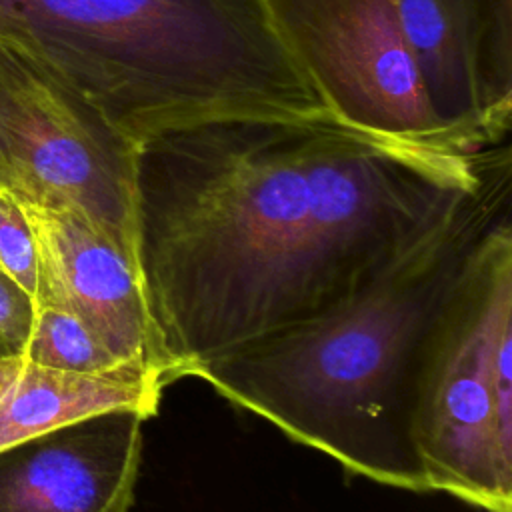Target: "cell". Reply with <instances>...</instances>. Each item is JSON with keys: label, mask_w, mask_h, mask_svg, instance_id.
<instances>
[{"label": "cell", "mask_w": 512, "mask_h": 512, "mask_svg": "<svg viewBox=\"0 0 512 512\" xmlns=\"http://www.w3.org/2000/svg\"><path fill=\"white\" fill-rule=\"evenodd\" d=\"M412 442L428 490L512 512V226L478 242L420 354Z\"/></svg>", "instance_id": "obj_3"}, {"label": "cell", "mask_w": 512, "mask_h": 512, "mask_svg": "<svg viewBox=\"0 0 512 512\" xmlns=\"http://www.w3.org/2000/svg\"><path fill=\"white\" fill-rule=\"evenodd\" d=\"M270 20L340 122L406 146L464 152L434 116L392 0H264Z\"/></svg>", "instance_id": "obj_5"}, {"label": "cell", "mask_w": 512, "mask_h": 512, "mask_svg": "<svg viewBox=\"0 0 512 512\" xmlns=\"http://www.w3.org/2000/svg\"><path fill=\"white\" fill-rule=\"evenodd\" d=\"M22 364H24V356H4V358H0V396L12 384V380L18 376Z\"/></svg>", "instance_id": "obj_13"}, {"label": "cell", "mask_w": 512, "mask_h": 512, "mask_svg": "<svg viewBox=\"0 0 512 512\" xmlns=\"http://www.w3.org/2000/svg\"><path fill=\"white\" fill-rule=\"evenodd\" d=\"M330 112L220 116L138 144L136 262L178 378L346 300L488 178Z\"/></svg>", "instance_id": "obj_1"}, {"label": "cell", "mask_w": 512, "mask_h": 512, "mask_svg": "<svg viewBox=\"0 0 512 512\" xmlns=\"http://www.w3.org/2000/svg\"><path fill=\"white\" fill-rule=\"evenodd\" d=\"M20 204L38 252L36 308L74 314L114 356L162 388L180 380L152 322L136 258L70 206Z\"/></svg>", "instance_id": "obj_6"}, {"label": "cell", "mask_w": 512, "mask_h": 512, "mask_svg": "<svg viewBox=\"0 0 512 512\" xmlns=\"http://www.w3.org/2000/svg\"><path fill=\"white\" fill-rule=\"evenodd\" d=\"M0 268L32 298L38 280V252L20 200L0 184Z\"/></svg>", "instance_id": "obj_11"}, {"label": "cell", "mask_w": 512, "mask_h": 512, "mask_svg": "<svg viewBox=\"0 0 512 512\" xmlns=\"http://www.w3.org/2000/svg\"><path fill=\"white\" fill-rule=\"evenodd\" d=\"M430 108L464 152L502 144L512 116V0H392Z\"/></svg>", "instance_id": "obj_7"}, {"label": "cell", "mask_w": 512, "mask_h": 512, "mask_svg": "<svg viewBox=\"0 0 512 512\" xmlns=\"http://www.w3.org/2000/svg\"><path fill=\"white\" fill-rule=\"evenodd\" d=\"M138 410H108L0 448V512H130Z\"/></svg>", "instance_id": "obj_8"}, {"label": "cell", "mask_w": 512, "mask_h": 512, "mask_svg": "<svg viewBox=\"0 0 512 512\" xmlns=\"http://www.w3.org/2000/svg\"><path fill=\"white\" fill-rule=\"evenodd\" d=\"M24 358L32 364L66 372L130 374L146 378L144 374L126 366L118 356H114L102 344V340L74 314L50 306L36 308L34 326Z\"/></svg>", "instance_id": "obj_10"}, {"label": "cell", "mask_w": 512, "mask_h": 512, "mask_svg": "<svg viewBox=\"0 0 512 512\" xmlns=\"http://www.w3.org/2000/svg\"><path fill=\"white\" fill-rule=\"evenodd\" d=\"M510 154L452 214L330 310L192 372L350 474L428 492L412 442L424 340L464 264L510 218Z\"/></svg>", "instance_id": "obj_2"}, {"label": "cell", "mask_w": 512, "mask_h": 512, "mask_svg": "<svg viewBox=\"0 0 512 512\" xmlns=\"http://www.w3.org/2000/svg\"><path fill=\"white\" fill-rule=\"evenodd\" d=\"M164 388L130 374H80L24 364L0 396V448L108 412H158Z\"/></svg>", "instance_id": "obj_9"}, {"label": "cell", "mask_w": 512, "mask_h": 512, "mask_svg": "<svg viewBox=\"0 0 512 512\" xmlns=\"http://www.w3.org/2000/svg\"><path fill=\"white\" fill-rule=\"evenodd\" d=\"M138 144L0 46V184L20 202L70 206L136 258Z\"/></svg>", "instance_id": "obj_4"}, {"label": "cell", "mask_w": 512, "mask_h": 512, "mask_svg": "<svg viewBox=\"0 0 512 512\" xmlns=\"http://www.w3.org/2000/svg\"><path fill=\"white\" fill-rule=\"evenodd\" d=\"M34 316V298L0 268V356H24Z\"/></svg>", "instance_id": "obj_12"}, {"label": "cell", "mask_w": 512, "mask_h": 512, "mask_svg": "<svg viewBox=\"0 0 512 512\" xmlns=\"http://www.w3.org/2000/svg\"><path fill=\"white\" fill-rule=\"evenodd\" d=\"M0 358H4V356H0Z\"/></svg>", "instance_id": "obj_14"}]
</instances>
